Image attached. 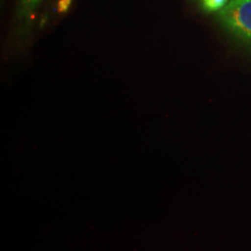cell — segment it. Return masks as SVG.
<instances>
[{
	"label": "cell",
	"instance_id": "1",
	"mask_svg": "<svg viewBox=\"0 0 251 251\" xmlns=\"http://www.w3.org/2000/svg\"><path fill=\"white\" fill-rule=\"evenodd\" d=\"M222 23L251 45V0H232L220 12Z\"/></svg>",
	"mask_w": 251,
	"mask_h": 251
},
{
	"label": "cell",
	"instance_id": "2",
	"mask_svg": "<svg viewBox=\"0 0 251 251\" xmlns=\"http://www.w3.org/2000/svg\"><path fill=\"white\" fill-rule=\"evenodd\" d=\"M41 0H19L18 13L19 19L28 18L34 13Z\"/></svg>",
	"mask_w": 251,
	"mask_h": 251
},
{
	"label": "cell",
	"instance_id": "3",
	"mask_svg": "<svg viewBox=\"0 0 251 251\" xmlns=\"http://www.w3.org/2000/svg\"><path fill=\"white\" fill-rule=\"evenodd\" d=\"M228 0H202V4L207 11H217L224 9Z\"/></svg>",
	"mask_w": 251,
	"mask_h": 251
},
{
	"label": "cell",
	"instance_id": "4",
	"mask_svg": "<svg viewBox=\"0 0 251 251\" xmlns=\"http://www.w3.org/2000/svg\"><path fill=\"white\" fill-rule=\"evenodd\" d=\"M72 0H60L58 3V11L59 12H65L69 9Z\"/></svg>",
	"mask_w": 251,
	"mask_h": 251
}]
</instances>
